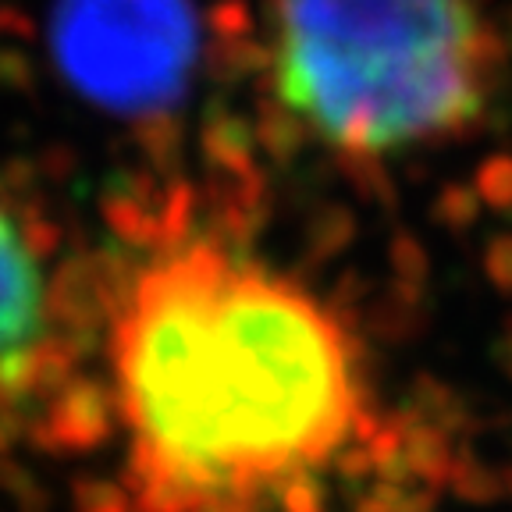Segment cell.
I'll use <instances>...</instances> for the list:
<instances>
[{
  "mask_svg": "<svg viewBox=\"0 0 512 512\" xmlns=\"http://www.w3.org/2000/svg\"><path fill=\"white\" fill-rule=\"evenodd\" d=\"M111 377L136 512H281L367 424L345 320L217 242H182L132 271Z\"/></svg>",
  "mask_w": 512,
  "mask_h": 512,
  "instance_id": "obj_1",
  "label": "cell"
},
{
  "mask_svg": "<svg viewBox=\"0 0 512 512\" xmlns=\"http://www.w3.org/2000/svg\"><path fill=\"white\" fill-rule=\"evenodd\" d=\"M285 114L342 160H399L484 121L505 72L488 0H267Z\"/></svg>",
  "mask_w": 512,
  "mask_h": 512,
  "instance_id": "obj_2",
  "label": "cell"
},
{
  "mask_svg": "<svg viewBox=\"0 0 512 512\" xmlns=\"http://www.w3.org/2000/svg\"><path fill=\"white\" fill-rule=\"evenodd\" d=\"M50 29L64 79L114 114L175 104L203 47L192 0H57Z\"/></svg>",
  "mask_w": 512,
  "mask_h": 512,
  "instance_id": "obj_3",
  "label": "cell"
},
{
  "mask_svg": "<svg viewBox=\"0 0 512 512\" xmlns=\"http://www.w3.org/2000/svg\"><path fill=\"white\" fill-rule=\"evenodd\" d=\"M50 285L47 256L29 224L0 203V370H22L40 349L54 313Z\"/></svg>",
  "mask_w": 512,
  "mask_h": 512,
  "instance_id": "obj_4",
  "label": "cell"
}]
</instances>
